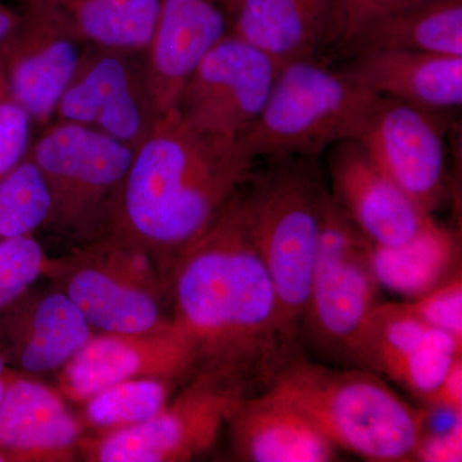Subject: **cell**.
Segmentation results:
<instances>
[{
  "label": "cell",
  "mask_w": 462,
  "mask_h": 462,
  "mask_svg": "<svg viewBox=\"0 0 462 462\" xmlns=\"http://www.w3.org/2000/svg\"><path fill=\"white\" fill-rule=\"evenodd\" d=\"M83 427L60 392L14 373L0 403V452L8 462L72 461Z\"/></svg>",
  "instance_id": "d6986e66"
},
{
  "label": "cell",
  "mask_w": 462,
  "mask_h": 462,
  "mask_svg": "<svg viewBox=\"0 0 462 462\" xmlns=\"http://www.w3.org/2000/svg\"><path fill=\"white\" fill-rule=\"evenodd\" d=\"M0 462H8L7 457L0 452Z\"/></svg>",
  "instance_id": "d590c367"
},
{
  "label": "cell",
  "mask_w": 462,
  "mask_h": 462,
  "mask_svg": "<svg viewBox=\"0 0 462 462\" xmlns=\"http://www.w3.org/2000/svg\"><path fill=\"white\" fill-rule=\"evenodd\" d=\"M439 114L382 97L358 139L380 170L428 215L447 199L446 124Z\"/></svg>",
  "instance_id": "7c38bea8"
},
{
  "label": "cell",
  "mask_w": 462,
  "mask_h": 462,
  "mask_svg": "<svg viewBox=\"0 0 462 462\" xmlns=\"http://www.w3.org/2000/svg\"><path fill=\"white\" fill-rule=\"evenodd\" d=\"M278 72L266 54L227 32L194 69L176 109L197 132L239 143L266 105Z\"/></svg>",
  "instance_id": "30bf717a"
},
{
  "label": "cell",
  "mask_w": 462,
  "mask_h": 462,
  "mask_svg": "<svg viewBox=\"0 0 462 462\" xmlns=\"http://www.w3.org/2000/svg\"><path fill=\"white\" fill-rule=\"evenodd\" d=\"M196 374L193 354L172 324L145 333H99L60 370L63 397L84 402L127 380L154 378L182 385Z\"/></svg>",
  "instance_id": "4fadbf2b"
},
{
  "label": "cell",
  "mask_w": 462,
  "mask_h": 462,
  "mask_svg": "<svg viewBox=\"0 0 462 462\" xmlns=\"http://www.w3.org/2000/svg\"><path fill=\"white\" fill-rule=\"evenodd\" d=\"M410 310L428 327L446 331L462 340V279L454 273L424 296L407 302Z\"/></svg>",
  "instance_id": "83f0119b"
},
{
  "label": "cell",
  "mask_w": 462,
  "mask_h": 462,
  "mask_svg": "<svg viewBox=\"0 0 462 462\" xmlns=\"http://www.w3.org/2000/svg\"><path fill=\"white\" fill-rule=\"evenodd\" d=\"M372 251L373 243L325 191L318 254L300 325L302 346L305 342L324 357L348 363L355 337L382 303Z\"/></svg>",
  "instance_id": "52a82bcc"
},
{
  "label": "cell",
  "mask_w": 462,
  "mask_h": 462,
  "mask_svg": "<svg viewBox=\"0 0 462 462\" xmlns=\"http://www.w3.org/2000/svg\"><path fill=\"white\" fill-rule=\"evenodd\" d=\"M384 50L462 56V0H430L382 18L346 51Z\"/></svg>",
  "instance_id": "603a6c76"
},
{
  "label": "cell",
  "mask_w": 462,
  "mask_h": 462,
  "mask_svg": "<svg viewBox=\"0 0 462 462\" xmlns=\"http://www.w3.org/2000/svg\"><path fill=\"white\" fill-rule=\"evenodd\" d=\"M51 199L38 167L26 157L0 181V243L45 226Z\"/></svg>",
  "instance_id": "484cf974"
},
{
  "label": "cell",
  "mask_w": 462,
  "mask_h": 462,
  "mask_svg": "<svg viewBox=\"0 0 462 462\" xmlns=\"http://www.w3.org/2000/svg\"><path fill=\"white\" fill-rule=\"evenodd\" d=\"M374 272L382 288L415 300L449 278L457 263V242L436 224L396 245H373Z\"/></svg>",
  "instance_id": "cb8c5ba5"
},
{
  "label": "cell",
  "mask_w": 462,
  "mask_h": 462,
  "mask_svg": "<svg viewBox=\"0 0 462 462\" xmlns=\"http://www.w3.org/2000/svg\"><path fill=\"white\" fill-rule=\"evenodd\" d=\"M87 47L145 51L160 0H21Z\"/></svg>",
  "instance_id": "7402d4cb"
},
{
  "label": "cell",
  "mask_w": 462,
  "mask_h": 462,
  "mask_svg": "<svg viewBox=\"0 0 462 462\" xmlns=\"http://www.w3.org/2000/svg\"><path fill=\"white\" fill-rule=\"evenodd\" d=\"M14 370L5 363L2 352H0V403H2L3 397H5V389L9 383V379L14 375Z\"/></svg>",
  "instance_id": "836d02e7"
},
{
  "label": "cell",
  "mask_w": 462,
  "mask_h": 462,
  "mask_svg": "<svg viewBox=\"0 0 462 462\" xmlns=\"http://www.w3.org/2000/svg\"><path fill=\"white\" fill-rule=\"evenodd\" d=\"M173 329L196 374L249 397L272 387L297 352L282 331L269 273L249 231L239 191L176 261L169 284Z\"/></svg>",
  "instance_id": "6da1fadb"
},
{
  "label": "cell",
  "mask_w": 462,
  "mask_h": 462,
  "mask_svg": "<svg viewBox=\"0 0 462 462\" xmlns=\"http://www.w3.org/2000/svg\"><path fill=\"white\" fill-rule=\"evenodd\" d=\"M179 387L169 380H127L84 401L85 422L98 434L127 430L156 415Z\"/></svg>",
  "instance_id": "d4e9b609"
},
{
  "label": "cell",
  "mask_w": 462,
  "mask_h": 462,
  "mask_svg": "<svg viewBox=\"0 0 462 462\" xmlns=\"http://www.w3.org/2000/svg\"><path fill=\"white\" fill-rule=\"evenodd\" d=\"M340 72L380 97L428 111L445 114L462 105V56L369 51L355 54Z\"/></svg>",
  "instance_id": "44dd1931"
},
{
  "label": "cell",
  "mask_w": 462,
  "mask_h": 462,
  "mask_svg": "<svg viewBox=\"0 0 462 462\" xmlns=\"http://www.w3.org/2000/svg\"><path fill=\"white\" fill-rule=\"evenodd\" d=\"M230 21L227 32L266 54L279 71L289 63L314 60L338 38L336 0H217Z\"/></svg>",
  "instance_id": "ac0fdd59"
},
{
  "label": "cell",
  "mask_w": 462,
  "mask_h": 462,
  "mask_svg": "<svg viewBox=\"0 0 462 462\" xmlns=\"http://www.w3.org/2000/svg\"><path fill=\"white\" fill-rule=\"evenodd\" d=\"M425 2L430 0H336L338 14L336 44L346 51L357 36L376 21Z\"/></svg>",
  "instance_id": "f1b7e54d"
},
{
  "label": "cell",
  "mask_w": 462,
  "mask_h": 462,
  "mask_svg": "<svg viewBox=\"0 0 462 462\" xmlns=\"http://www.w3.org/2000/svg\"><path fill=\"white\" fill-rule=\"evenodd\" d=\"M462 460L461 418L451 430L440 434H424L416 448L415 461L460 462Z\"/></svg>",
  "instance_id": "4dcf8cb0"
},
{
  "label": "cell",
  "mask_w": 462,
  "mask_h": 462,
  "mask_svg": "<svg viewBox=\"0 0 462 462\" xmlns=\"http://www.w3.org/2000/svg\"><path fill=\"white\" fill-rule=\"evenodd\" d=\"M382 97L314 60L282 67L257 120L238 144L248 156L314 160L339 143L358 141Z\"/></svg>",
  "instance_id": "5b68a950"
},
{
  "label": "cell",
  "mask_w": 462,
  "mask_h": 462,
  "mask_svg": "<svg viewBox=\"0 0 462 462\" xmlns=\"http://www.w3.org/2000/svg\"><path fill=\"white\" fill-rule=\"evenodd\" d=\"M430 409L443 410L460 418L462 413V356L456 358L440 384L425 398Z\"/></svg>",
  "instance_id": "1f68e13d"
},
{
  "label": "cell",
  "mask_w": 462,
  "mask_h": 462,
  "mask_svg": "<svg viewBox=\"0 0 462 462\" xmlns=\"http://www.w3.org/2000/svg\"><path fill=\"white\" fill-rule=\"evenodd\" d=\"M161 115L149 88L144 51L88 47L54 118L135 149Z\"/></svg>",
  "instance_id": "8fae6325"
},
{
  "label": "cell",
  "mask_w": 462,
  "mask_h": 462,
  "mask_svg": "<svg viewBox=\"0 0 462 462\" xmlns=\"http://www.w3.org/2000/svg\"><path fill=\"white\" fill-rule=\"evenodd\" d=\"M239 191L249 231L272 279L285 339L302 352L300 325L314 272L325 189L305 158L272 160Z\"/></svg>",
  "instance_id": "277c9868"
},
{
  "label": "cell",
  "mask_w": 462,
  "mask_h": 462,
  "mask_svg": "<svg viewBox=\"0 0 462 462\" xmlns=\"http://www.w3.org/2000/svg\"><path fill=\"white\" fill-rule=\"evenodd\" d=\"M134 152L90 127L63 121L48 125L27 154L50 194L45 229L84 242L99 236Z\"/></svg>",
  "instance_id": "ba28073f"
},
{
  "label": "cell",
  "mask_w": 462,
  "mask_h": 462,
  "mask_svg": "<svg viewBox=\"0 0 462 462\" xmlns=\"http://www.w3.org/2000/svg\"><path fill=\"white\" fill-rule=\"evenodd\" d=\"M47 263L48 256L33 234L0 243V314L44 276Z\"/></svg>",
  "instance_id": "4316f807"
},
{
  "label": "cell",
  "mask_w": 462,
  "mask_h": 462,
  "mask_svg": "<svg viewBox=\"0 0 462 462\" xmlns=\"http://www.w3.org/2000/svg\"><path fill=\"white\" fill-rule=\"evenodd\" d=\"M227 33L217 0H160L145 50L149 88L160 114L176 108L194 69Z\"/></svg>",
  "instance_id": "e0dca14e"
},
{
  "label": "cell",
  "mask_w": 462,
  "mask_h": 462,
  "mask_svg": "<svg viewBox=\"0 0 462 462\" xmlns=\"http://www.w3.org/2000/svg\"><path fill=\"white\" fill-rule=\"evenodd\" d=\"M330 440L373 462L415 461L428 411L416 409L363 367L325 366L294 356L272 387Z\"/></svg>",
  "instance_id": "3957f363"
},
{
  "label": "cell",
  "mask_w": 462,
  "mask_h": 462,
  "mask_svg": "<svg viewBox=\"0 0 462 462\" xmlns=\"http://www.w3.org/2000/svg\"><path fill=\"white\" fill-rule=\"evenodd\" d=\"M8 98V88H7V80H5V71H3L2 63H0V103L3 100Z\"/></svg>",
  "instance_id": "e575fe53"
},
{
  "label": "cell",
  "mask_w": 462,
  "mask_h": 462,
  "mask_svg": "<svg viewBox=\"0 0 462 462\" xmlns=\"http://www.w3.org/2000/svg\"><path fill=\"white\" fill-rule=\"evenodd\" d=\"M254 165L238 143L200 134L170 109L135 148L103 231L147 249L169 288L176 261L245 187Z\"/></svg>",
  "instance_id": "7a4b0ae2"
},
{
  "label": "cell",
  "mask_w": 462,
  "mask_h": 462,
  "mask_svg": "<svg viewBox=\"0 0 462 462\" xmlns=\"http://www.w3.org/2000/svg\"><path fill=\"white\" fill-rule=\"evenodd\" d=\"M328 162L331 196L373 245H401L437 224L380 170L360 141L334 145Z\"/></svg>",
  "instance_id": "5bb4252c"
},
{
  "label": "cell",
  "mask_w": 462,
  "mask_h": 462,
  "mask_svg": "<svg viewBox=\"0 0 462 462\" xmlns=\"http://www.w3.org/2000/svg\"><path fill=\"white\" fill-rule=\"evenodd\" d=\"M21 20H23L21 11L0 2V53L17 32Z\"/></svg>",
  "instance_id": "d6a6232c"
},
{
  "label": "cell",
  "mask_w": 462,
  "mask_h": 462,
  "mask_svg": "<svg viewBox=\"0 0 462 462\" xmlns=\"http://www.w3.org/2000/svg\"><path fill=\"white\" fill-rule=\"evenodd\" d=\"M245 398L220 380L194 374L147 421L84 438L79 452L96 462H182L214 448Z\"/></svg>",
  "instance_id": "9c48e42d"
},
{
  "label": "cell",
  "mask_w": 462,
  "mask_h": 462,
  "mask_svg": "<svg viewBox=\"0 0 462 462\" xmlns=\"http://www.w3.org/2000/svg\"><path fill=\"white\" fill-rule=\"evenodd\" d=\"M93 328L60 289H30L0 314V352L18 373L60 370L90 337Z\"/></svg>",
  "instance_id": "2e32d148"
},
{
  "label": "cell",
  "mask_w": 462,
  "mask_h": 462,
  "mask_svg": "<svg viewBox=\"0 0 462 462\" xmlns=\"http://www.w3.org/2000/svg\"><path fill=\"white\" fill-rule=\"evenodd\" d=\"M32 124L29 115L9 97L0 103V181L29 154Z\"/></svg>",
  "instance_id": "f546056e"
},
{
  "label": "cell",
  "mask_w": 462,
  "mask_h": 462,
  "mask_svg": "<svg viewBox=\"0 0 462 462\" xmlns=\"http://www.w3.org/2000/svg\"><path fill=\"white\" fill-rule=\"evenodd\" d=\"M44 276L66 294L99 333H145L171 324L163 312L169 288L147 249L105 230L58 260Z\"/></svg>",
  "instance_id": "8992f818"
},
{
  "label": "cell",
  "mask_w": 462,
  "mask_h": 462,
  "mask_svg": "<svg viewBox=\"0 0 462 462\" xmlns=\"http://www.w3.org/2000/svg\"><path fill=\"white\" fill-rule=\"evenodd\" d=\"M17 32L0 53L8 97L33 124L48 126L71 83L87 45L47 17L23 7Z\"/></svg>",
  "instance_id": "9a60e30c"
},
{
  "label": "cell",
  "mask_w": 462,
  "mask_h": 462,
  "mask_svg": "<svg viewBox=\"0 0 462 462\" xmlns=\"http://www.w3.org/2000/svg\"><path fill=\"white\" fill-rule=\"evenodd\" d=\"M240 461L329 462L337 448L297 407L270 389L243 398L227 420Z\"/></svg>",
  "instance_id": "ffe728a7"
}]
</instances>
